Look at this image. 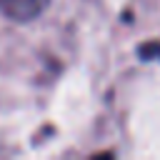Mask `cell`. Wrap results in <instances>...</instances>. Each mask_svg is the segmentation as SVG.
I'll return each mask as SVG.
<instances>
[{
    "label": "cell",
    "mask_w": 160,
    "mask_h": 160,
    "mask_svg": "<svg viewBox=\"0 0 160 160\" xmlns=\"http://www.w3.org/2000/svg\"><path fill=\"white\" fill-rule=\"evenodd\" d=\"M50 0H0V15L15 20V22H30L35 20Z\"/></svg>",
    "instance_id": "obj_1"
},
{
    "label": "cell",
    "mask_w": 160,
    "mask_h": 160,
    "mask_svg": "<svg viewBox=\"0 0 160 160\" xmlns=\"http://www.w3.org/2000/svg\"><path fill=\"white\" fill-rule=\"evenodd\" d=\"M138 58L140 60H160V42L152 40V42H145L138 48Z\"/></svg>",
    "instance_id": "obj_2"
}]
</instances>
